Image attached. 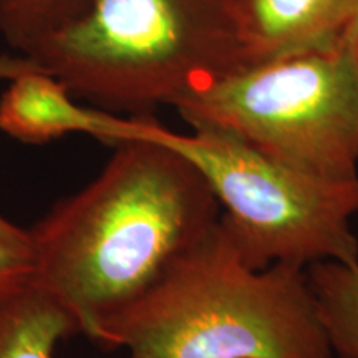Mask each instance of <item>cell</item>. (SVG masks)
<instances>
[{
	"label": "cell",
	"instance_id": "1",
	"mask_svg": "<svg viewBox=\"0 0 358 358\" xmlns=\"http://www.w3.org/2000/svg\"><path fill=\"white\" fill-rule=\"evenodd\" d=\"M103 171L30 229L35 282L98 342L106 320L155 284L221 217L203 174L171 148L127 140Z\"/></svg>",
	"mask_w": 358,
	"mask_h": 358
},
{
	"label": "cell",
	"instance_id": "2",
	"mask_svg": "<svg viewBox=\"0 0 358 358\" xmlns=\"http://www.w3.org/2000/svg\"><path fill=\"white\" fill-rule=\"evenodd\" d=\"M96 343L127 358H334L307 268H254L222 214Z\"/></svg>",
	"mask_w": 358,
	"mask_h": 358
},
{
	"label": "cell",
	"instance_id": "3",
	"mask_svg": "<svg viewBox=\"0 0 358 358\" xmlns=\"http://www.w3.org/2000/svg\"><path fill=\"white\" fill-rule=\"evenodd\" d=\"M24 55L73 96L129 116L248 65L239 0H82Z\"/></svg>",
	"mask_w": 358,
	"mask_h": 358
},
{
	"label": "cell",
	"instance_id": "4",
	"mask_svg": "<svg viewBox=\"0 0 358 358\" xmlns=\"http://www.w3.org/2000/svg\"><path fill=\"white\" fill-rule=\"evenodd\" d=\"M173 108L191 128L236 134L299 173L357 179V22L324 47L231 71Z\"/></svg>",
	"mask_w": 358,
	"mask_h": 358
},
{
	"label": "cell",
	"instance_id": "5",
	"mask_svg": "<svg viewBox=\"0 0 358 358\" xmlns=\"http://www.w3.org/2000/svg\"><path fill=\"white\" fill-rule=\"evenodd\" d=\"M150 140L203 174L254 268L282 262H358V178L327 181L285 166L236 134L214 128L176 133L153 115L122 116L116 145ZM115 145V146H116Z\"/></svg>",
	"mask_w": 358,
	"mask_h": 358
},
{
	"label": "cell",
	"instance_id": "6",
	"mask_svg": "<svg viewBox=\"0 0 358 358\" xmlns=\"http://www.w3.org/2000/svg\"><path fill=\"white\" fill-rule=\"evenodd\" d=\"M358 20V0H239L248 65L324 47Z\"/></svg>",
	"mask_w": 358,
	"mask_h": 358
},
{
	"label": "cell",
	"instance_id": "7",
	"mask_svg": "<svg viewBox=\"0 0 358 358\" xmlns=\"http://www.w3.org/2000/svg\"><path fill=\"white\" fill-rule=\"evenodd\" d=\"M120 120L115 113L80 106L69 87L42 66L10 80L0 98V129L29 145L88 134L115 146Z\"/></svg>",
	"mask_w": 358,
	"mask_h": 358
},
{
	"label": "cell",
	"instance_id": "8",
	"mask_svg": "<svg viewBox=\"0 0 358 358\" xmlns=\"http://www.w3.org/2000/svg\"><path fill=\"white\" fill-rule=\"evenodd\" d=\"M77 334L75 317L35 280L0 295V358H55Z\"/></svg>",
	"mask_w": 358,
	"mask_h": 358
},
{
	"label": "cell",
	"instance_id": "9",
	"mask_svg": "<svg viewBox=\"0 0 358 358\" xmlns=\"http://www.w3.org/2000/svg\"><path fill=\"white\" fill-rule=\"evenodd\" d=\"M307 277L334 357L358 358V262H315Z\"/></svg>",
	"mask_w": 358,
	"mask_h": 358
},
{
	"label": "cell",
	"instance_id": "10",
	"mask_svg": "<svg viewBox=\"0 0 358 358\" xmlns=\"http://www.w3.org/2000/svg\"><path fill=\"white\" fill-rule=\"evenodd\" d=\"M82 0H0V34L25 53L77 10Z\"/></svg>",
	"mask_w": 358,
	"mask_h": 358
},
{
	"label": "cell",
	"instance_id": "11",
	"mask_svg": "<svg viewBox=\"0 0 358 358\" xmlns=\"http://www.w3.org/2000/svg\"><path fill=\"white\" fill-rule=\"evenodd\" d=\"M37 254L30 229L0 216V295L35 280Z\"/></svg>",
	"mask_w": 358,
	"mask_h": 358
},
{
	"label": "cell",
	"instance_id": "12",
	"mask_svg": "<svg viewBox=\"0 0 358 358\" xmlns=\"http://www.w3.org/2000/svg\"><path fill=\"white\" fill-rule=\"evenodd\" d=\"M40 69L37 62L32 60L30 57L24 55V53H19V55H0V80H10L17 78L19 75L25 73V71Z\"/></svg>",
	"mask_w": 358,
	"mask_h": 358
},
{
	"label": "cell",
	"instance_id": "13",
	"mask_svg": "<svg viewBox=\"0 0 358 358\" xmlns=\"http://www.w3.org/2000/svg\"><path fill=\"white\" fill-rule=\"evenodd\" d=\"M357 38H358V20H357Z\"/></svg>",
	"mask_w": 358,
	"mask_h": 358
}]
</instances>
